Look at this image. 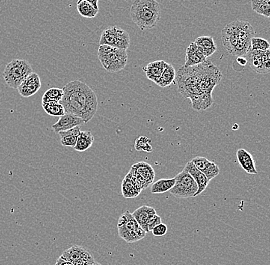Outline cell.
I'll list each match as a JSON object with an SVG mask.
<instances>
[{
  "mask_svg": "<svg viewBox=\"0 0 270 265\" xmlns=\"http://www.w3.org/2000/svg\"><path fill=\"white\" fill-rule=\"evenodd\" d=\"M161 12V6L157 0H134L130 9V16L141 31H146L158 25Z\"/></svg>",
  "mask_w": 270,
  "mask_h": 265,
  "instance_id": "4",
  "label": "cell"
},
{
  "mask_svg": "<svg viewBox=\"0 0 270 265\" xmlns=\"http://www.w3.org/2000/svg\"><path fill=\"white\" fill-rule=\"evenodd\" d=\"M42 83L40 77L36 72H32L18 87V92L22 97L28 98L36 94L40 89Z\"/></svg>",
  "mask_w": 270,
  "mask_h": 265,
  "instance_id": "12",
  "label": "cell"
},
{
  "mask_svg": "<svg viewBox=\"0 0 270 265\" xmlns=\"http://www.w3.org/2000/svg\"><path fill=\"white\" fill-rule=\"evenodd\" d=\"M77 10L82 17L87 18V19H93L96 17L99 13V10H96L90 3L86 0H81V1L77 2Z\"/></svg>",
  "mask_w": 270,
  "mask_h": 265,
  "instance_id": "27",
  "label": "cell"
},
{
  "mask_svg": "<svg viewBox=\"0 0 270 265\" xmlns=\"http://www.w3.org/2000/svg\"><path fill=\"white\" fill-rule=\"evenodd\" d=\"M176 73L174 68L172 64L166 63L165 67L163 71L161 76L160 77L159 80L157 81V85L164 88L171 85L174 82L176 79Z\"/></svg>",
  "mask_w": 270,
  "mask_h": 265,
  "instance_id": "23",
  "label": "cell"
},
{
  "mask_svg": "<svg viewBox=\"0 0 270 265\" xmlns=\"http://www.w3.org/2000/svg\"><path fill=\"white\" fill-rule=\"evenodd\" d=\"M237 62L239 63V65L241 66H246L248 63H247V58H245V56H239L237 57V59H236Z\"/></svg>",
  "mask_w": 270,
  "mask_h": 265,
  "instance_id": "36",
  "label": "cell"
},
{
  "mask_svg": "<svg viewBox=\"0 0 270 265\" xmlns=\"http://www.w3.org/2000/svg\"><path fill=\"white\" fill-rule=\"evenodd\" d=\"M130 172L141 181L144 186V189H147L154 182L155 170L152 165L147 162H140L134 164L130 169Z\"/></svg>",
  "mask_w": 270,
  "mask_h": 265,
  "instance_id": "11",
  "label": "cell"
},
{
  "mask_svg": "<svg viewBox=\"0 0 270 265\" xmlns=\"http://www.w3.org/2000/svg\"><path fill=\"white\" fill-rule=\"evenodd\" d=\"M98 58L104 69L108 72H120L128 64L127 50L106 45L99 46Z\"/></svg>",
  "mask_w": 270,
  "mask_h": 265,
  "instance_id": "5",
  "label": "cell"
},
{
  "mask_svg": "<svg viewBox=\"0 0 270 265\" xmlns=\"http://www.w3.org/2000/svg\"><path fill=\"white\" fill-rule=\"evenodd\" d=\"M55 265H74L73 263L71 262L68 261V260H65L63 257H60L57 260L56 263Z\"/></svg>",
  "mask_w": 270,
  "mask_h": 265,
  "instance_id": "35",
  "label": "cell"
},
{
  "mask_svg": "<svg viewBox=\"0 0 270 265\" xmlns=\"http://www.w3.org/2000/svg\"><path fill=\"white\" fill-rule=\"evenodd\" d=\"M268 49H270V43L266 39L263 38L256 37V36L251 39V46H250L251 50L265 52Z\"/></svg>",
  "mask_w": 270,
  "mask_h": 265,
  "instance_id": "30",
  "label": "cell"
},
{
  "mask_svg": "<svg viewBox=\"0 0 270 265\" xmlns=\"http://www.w3.org/2000/svg\"><path fill=\"white\" fill-rule=\"evenodd\" d=\"M194 43L197 47L204 54L206 58L211 56L217 51V45L214 39L211 36H204L197 38L194 41Z\"/></svg>",
  "mask_w": 270,
  "mask_h": 265,
  "instance_id": "20",
  "label": "cell"
},
{
  "mask_svg": "<svg viewBox=\"0 0 270 265\" xmlns=\"http://www.w3.org/2000/svg\"><path fill=\"white\" fill-rule=\"evenodd\" d=\"M151 142H152V141H151L150 138H147V137H140L135 141L134 148L137 151L152 153V147L151 145Z\"/></svg>",
  "mask_w": 270,
  "mask_h": 265,
  "instance_id": "31",
  "label": "cell"
},
{
  "mask_svg": "<svg viewBox=\"0 0 270 265\" xmlns=\"http://www.w3.org/2000/svg\"><path fill=\"white\" fill-rule=\"evenodd\" d=\"M184 170L188 172V173H190L192 176L193 178L194 179L197 186H198V190H197V194H196V196L203 193L206 190L209 182H211L208 180L207 177L205 176L204 173L199 170L193 163L192 161L188 162L186 164Z\"/></svg>",
  "mask_w": 270,
  "mask_h": 265,
  "instance_id": "16",
  "label": "cell"
},
{
  "mask_svg": "<svg viewBox=\"0 0 270 265\" xmlns=\"http://www.w3.org/2000/svg\"><path fill=\"white\" fill-rule=\"evenodd\" d=\"M63 105L65 112L73 114L87 123L94 117L98 109V99L91 87L82 81L75 80L63 88Z\"/></svg>",
  "mask_w": 270,
  "mask_h": 265,
  "instance_id": "2",
  "label": "cell"
},
{
  "mask_svg": "<svg viewBox=\"0 0 270 265\" xmlns=\"http://www.w3.org/2000/svg\"><path fill=\"white\" fill-rule=\"evenodd\" d=\"M267 2H268V4H270V0H267Z\"/></svg>",
  "mask_w": 270,
  "mask_h": 265,
  "instance_id": "40",
  "label": "cell"
},
{
  "mask_svg": "<svg viewBox=\"0 0 270 265\" xmlns=\"http://www.w3.org/2000/svg\"><path fill=\"white\" fill-rule=\"evenodd\" d=\"M207 58L204 54L197 47L194 42L190 44L189 46L186 49V55H185V67H192V66L198 65L207 61Z\"/></svg>",
  "mask_w": 270,
  "mask_h": 265,
  "instance_id": "14",
  "label": "cell"
},
{
  "mask_svg": "<svg viewBox=\"0 0 270 265\" xmlns=\"http://www.w3.org/2000/svg\"><path fill=\"white\" fill-rule=\"evenodd\" d=\"M174 186L169 192L177 198H189L196 197L198 186L190 173L183 170L175 176Z\"/></svg>",
  "mask_w": 270,
  "mask_h": 265,
  "instance_id": "8",
  "label": "cell"
},
{
  "mask_svg": "<svg viewBox=\"0 0 270 265\" xmlns=\"http://www.w3.org/2000/svg\"><path fill=\"white\" fill-rule=\"evenodd\" d=\"M155 214H156V210L152 206H141L132 212L134 218L147 233H148L147 228V222H148L149 218Z\"/></svg>",
  "mask_w": 270,
  "mask_h": 265,
  "instance_id": "19",
  "label": "cell"
},
{
  "mask_svg": "<svg viewBox=\"0 0 270 265\" xmlns=\"http://www.w3.org/2000/svg\"><path fill=\"white\" fill-rule=\"evenodd\" d=\"M193 163L199 170L204 173L208 180L211 181L220 173V169L218 165L214 162L208 160L206 158L197 156L192 159Z\"/></svg>",
  "mask_w": 270,
  "mask_h": 265,
  "instance_id": "15",
  "label": "cell"
},
{
  "mask_svg": "<svg viewBox=\"0 0 270 265\" xmlns=\"http://www.w3.org/2000/svg\"><path fill=\"white\" fill-rule=\"evenodd\" d=\"M176 180L174 178L161 179L152 184L151 192L152 194H162L169 192L174 186Z\"/></svg>",
  "mask_w": 270,
  "mask_h": 265,
  "instance_id": "25",
  "label": "cell"
},
{
  "mask_svg": "<svg viewBox=\"0 0 270 265\" xmlns=\"http://www.w3.org/2000/svg\"><path fill=\"white\" fill-rule=\"evenodd\" d=\"M165 65V61L160 60V61H153L145 67H143V71L145 72L147 78L156 84L161 76Z\"/></svg>",
  "mask_w": 270,
  "mask_h": 265,
  "instance_id": "21",
  "label": "cell"
},
{
  "mask_svg": "<svg viewBox=\"0 0 270 265\" xmlns=\"http://www.w3.org/2000/svg\"><path fill=\"white\" fill-rule=\"evenodd\" d=\"M93 265H102L101 263H97V262L95 261V263Z\"/></svg>",
  "mask_w": 270,
  "mask_h": 265,
  "instance_id": "39",
  "label": "cell"
},
{
  "mask_svg": "<svg viewBox=\"0 0 270 265\" xmlns=\"http://www.w3.org/2000/svg\"><path fill=\"white\" fill-rule=\"evenodd\" d=\"M247 63L252 69L259 74L269 73L265 69L264 64V52L258 50H251L250 49L247 55H245Z\"/></svg>",
  "mask_w": 270,
  "mask_h": 265,
  "instance_id": "17",
  "label": "cell"
},
{
  "mask_svg": "<svg viewBox=\"0 0 270 265\" xmlns=\"http://www.w3.org/2000/svg\"><path fill=\"white\" fill-rule=\"evenodd\" d=\"M265 52V56H266L267 59L270 61V49H268V50L265 51V52Z\"/></svg>",
  "mask_w": 270,
  "mask_h": 265,
  "instance_id": "38",
  "label": "cell"
},
{
  "mask_svg": "<svg viewBox=\"0 0 270 265\" xmlns=\"http://www.w3.org/2000/svg\"><path fill=\"white\" fill-rule=\"evenodd\" d=\"M32 72H33V68L28 61L14 59L6 65L3 77L8 87L17 89Z\"/></svg>",
  "mask_w": 270,
  "mask_h": 265,
  "instance_id": "6",
  "label": "cell"
},
{
  "mask_svg": "<svg viewBox=\"0 0 270 265\" xmlns=\"http://www.w3.org/2000/svg\"><path fill=\"white\" fill-rule=\"evenodd\" d=\"M84 121L80 117H76L71 114H66L59 117L57 123L52 125V129L56 134H59L62 131L69 130L75 126L84 124Z\"/></svg>",
  "mask_w": 270,
  "mask_h": 265,
  "instance_id": "13",
  "label": "cell"
},
{
  "mask_svg": "<svg viewBox=\"0 0 270 265\" xmlns=\"http://www.w3.org/2000/svg\"><path fill=\"white\" fill-rule=\"evenodd\" d=\"M131 43L129 34L117 26L108 27L102 31L99 40V46L106 45L111 47L127 49Z\"/></svg>",
  "mask_w": 270,
  "mask_h": 265,
  "instance_id": "9",
  "label": "cell"
},
{
  "mask_svg": "<svg viewBox=\"0 0 270 265\" xmlns=\"http://www.w3.org/2000/svg\"><path fill=\"white\" fill-rule=\"evenodd\" d=\"M60 257L74 265H93L95 259L88 250L80 245H73L66 250Z\"/></svg>",
  "mask_w": 270,
  "mask_h": 265,
  "instance_id": "10",
  "label": "cell"
},
{
  "mask_svg": "<svg viewBox=\"0 0 270 265\" xmlns=\"http://www.w3.org/2000/svg\"><path fill=\"white\" fill-rule=\"evenodd\" d=\"M117 229L120 237L128 243H134L141 241L147 235V233L134 218L132 213L128 210L121 215L117 223Z\"/></svg>",
  "mask_w": 270,
  "mask_h": 265,
  "instance_id": "7",
  "label": "cell"
},
{
  "mask_svg": "<svg viewBox=\"0 0 270 265\" xmlns=\"http://www.w3.org/2000/svg\"><path fill=\"white\" fill-rule=\"evenodd\" d=\"M236 156H237L239 165L244 171L247 172L249 174H257L256 162L251 153H249L244 149H239L236 152Z\"/></svg>",
  "mask_w": 270,
  "mask_h": 265,
  "instance_id": "18",
  "label": "cell"
},
{
  "mask_svg": "<svg viewBox=\"0 0 270 265\" xmlns=\"http://www.w3.org/2000/svg\"><path fill=\"white\" fill-rule=\"evenodd\" d=\"M93 142H94V137L91 131L81 132L77 140L76 145L75 146L74 149L78 152L86 151L92 147Z\"/></svg>",
  "mask_w": 270,
  "mask_h": 265,
  "instance_id": "24",
  "label": "cell"
},
{
  "mask_svg": "<svg viewBox=\"0 0 270 265\" xmlns=\"http://www.w3.org/2000/svg\"><path fill=\"white\" fill-rule=\"evenodd\" d=\"M42 106L44 111L52 117H61L66 114L64 108L60 102H42Z\"/></svg>",
  "mask_w": 270,
  "mask_h": 265,
  "instance_id": "28",
  "label": "cell"
},
{
  "mask_svg": "<svg viewBox=\"0 0 270 265\" xmlns=\"http://www.w3.org/2000/svg\"><path fill=\"white\" fill-rule=\"evenodd\" d=\"M63 94H64V92L61 88L52 87L50 89L47 90L43 94L42 102H60V101L63 98Z\"/></svg>",
  "mask_w": 270,
  "mask_h": 265,
  "instance_id": "29",
  "label": "cell"
},
{
  "mask_svg": "<svg viewBox=\"0 0 270 265\" xmlns=\"http://www.w3.org/2000/svg\"><path fill=\"white\" fill-rule=\"evenodd\" d=\"M256 31L251 24L236 20L227 24L222 31V42L226 50L234 56H245L250 51Z\"/></svg>",
  "mask_w": 270,
  "mask_h": 265,
  "instance_id": "3",
  "label": "cell"
},
{
  "mask_svg": "<svg viewBox=\"0 0 270 265\" xmlns=\"http://www.w3.org/2000/svg\"><path fill=\"white\" fill-rule=\"evenodd\" d=\"M252 9L257 14L265 17L270 18V4L266 1L264 2L251 4Z\"/></svg>",
  "mask_w": 270,
  "mask_h": 265,
  "instance_id": "32",
  "label": "cell"
},
{
  "mask_svg": "<svg viewBox=\"0 0 270 265\" xmlns=\"http://www.w3.org/2000/svg\"><path fill=\"white\" fill-rule=\"evenodd\" d=\"M141 192V191L135 186L131 179L126 175L122 183V193L123 197L126 198H136Z\"/></svg>",
  "mask_w": 270,
  "mask_h": 265,
  "instance_id": "26",
  "label": "cell"
},
{
  "mask_svg": "<svg viewBox=\"0 0 270 265\" xmlns=\"http://www.w3.org/2000/svg\"><path fill=\"white\" fill-rule=\"evenodd\" d=\"M162 223L161 222V218L159 215L155 214L152 215L150 218H149L148 222L147 223V231H152L154 228L159 225V224Z\"/></svg>",
  "mask_w": 270,
  "mask_h": 265,
  "instance_id": "33",
  "label": "cell"
},
{
  "mask_svg": "<svg viewBox=\"0 0 270 265\" xmlns=\"http://www.w3.org/2000/svg\"><path fill=\"white\" fill-rule=\"evenodd\" d=\"M78 1H81V0H78ZM87 2L90 3L96 10H99V5H98V3H99V0H86Z\"/></svg>",
  "mask_w": 270,
  "mask_h": 265,
  "instance_id": "37",
  "label": "cell"
},
{
  "mask_svg": "<svg viewBox=\"0 0 270 265\" xmlns=\"http://www.w3.org/2000/svg\"><path fill=\"white\" fill-rule=\"evenodd\" d=\"M152 233L154 236H157V237H161V236H164V235L167 234V226L164 223L159 224L153 228Z\"/></svg>",
  "mask_w": 270,
  "mask_h": 265,
  "instance_id": "34",
  "label": "cell"
},
{
  "mask_svg": "<svg viewBox=\"0 0 270 265\" xmlns=\"http://www.w3.org/2000/svg\"><path fill=\"white\" fill-rule=\"evenodd\" d=\"M222 77L218 68L207 61L192 67L182 66L176 79L179 93L185 98L191 99L194 110L201 111L212 105L213 91Z\"/></svg>",
  "mask_w": 270,
  "mask_h": 265,
  "instance_id": "1",
  "label": "cell"
},
{
  "mask_svg": "<svg viewBox=\"0 0 270 265\" xmlns=\"http://www.w3.org/2000/svg\"><path fill=\"white\" fill-rule=\"evenodd\" d=\"M81 134L79 126H75L69 130L62 131L58 135L60 137V143L63 147H75L77 140Z\"/></svg>",
  "mask_w": 270,
  "mask_h": 265,
  "instance_id": "22",
  "label": "cell"
}]
</instances>
